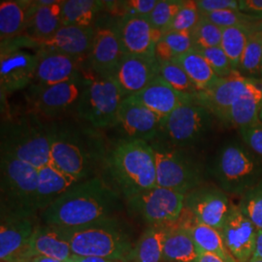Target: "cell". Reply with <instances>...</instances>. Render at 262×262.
Instances as JSON below:
<instances>
[{
	"instance_id": "obj_1",
	"label": "cell",
	"mask_w": 262,
	"mask_h": 262,
	"mask_svg": "<svg viewBox=\"0 0 262 262\" xmlns=\"http://www.w3.org/2000/svg\"><path fill=\"white\" fill-rule=\"evenodd\" d=\"M120 209L119 192L102 179L94 177L69 188L40 214V219L44 225L71 229L115 217Z\"/></svg>"
},
{
	"instance_id": "obj_2",
	"label": "cell",
	"mask_w": 262,
	"mask_h": 262,
	"mask_svg": "<svg viewBox=\"0 0 262 262\" xmlns=\"http://www.w3.org/2000/svg\"><path fill=\"white\" fill-rule=\"evenodd\" d=\"M103 160L115 189L125 200L157 186L155 151L146 141L128 138L117 141Z\"/></svg>"
},
{
	"instance_id": "obj_3",
	"label": "cell",
	"mask_w": 262,
	"mask_h": 262,
	"mask_svg": "<svg viewBox=\"0 0 262 262\" xmlns=\"http://www.w3.org/2000/svg\"><path fill=\"white\" fill-rule=\"evenodd\" d=\"M77 256L102 257L127 262L134 244L118 216L83 227L61 228Z\"/></svg>"
},
{
	"instance_id": "obj_4",
	"label": "cell",
	"mask_w": 262,
	"mask_h": 262,
	"mask_svg": "<svg viewBox=\"0 0 262 262\" xmlns=\"http://www.w3.org/2000/svg\"><path fill=\"white\" fill-rule=\"evenodd\" d=\"M38 169L0 152V213L1 216L36 217Z\"/></svg>"
},
{
	"instance_id": "obj_5",
	"label": "cell",
	"mask_w": 262,
	"mask_h": 262,
	"mask_svg": "<svg viewBox=\"0 0 262 262\" xmlns=\"http://www.w3.org/2000/svg\"><path fill=\"white\" fill-rule=\"evenodd\" d=\"M1 150L40 169L51 163V130L33 113L5 122Z\"/></svg>"
},
{
	"instance_id": "obj_6",
	"label": "cell",
	"mask_w": 262,
	"mask_h": 262,
	"mask_svg": "<svg viewBox=\"0 0 262 262\" xmlns=\"http://www.w3.org/2000/svg\"><path fill=\"white\" fill-rule=\"evenodd\" d=\"M51 163L79 182L89 178L97 151L90 147V141L75 127L66 124H52Z\"/></svg>"
},
{
	"instance_id": "obj_7",
	"label": "cell",
	"mask_w": 262,
	"mask_h": 262,
	"mask_svg": "<svg viewBox=\"0 0 262 262\" xmlns=\"http://www.w3.org/2000/svg\"><path fill=\"white\" fill-rule=\"evenodd\" d=\"M261 160L249 148L229 144L220 151L215 177L224 191L244 194L261 183Z\"/></svg>"
},
{
	"instance_id": "obj_8",
	"label": "cell",
	"mask_w": 262,
	"mask_h": 262,
	"mask_svg": "<svg viewBox=\"0 0 262 262\" xmlns=\"http://www.w3.org/2000/svg\"><path fill=\"white\" fill-rule=\"evenodd\" d=\"M124 97L114 76H97L84 84L77 104V112L95 128L114 126Z\"/></svg>"
},
{
	"instance_id": "obj_9",
	"label": "cell",
	"mask_w": 262,
	"mask_h": 262,
	"mask_svg": "<svg viewBox=\"0 0 262 262\" xmlns=\"http://www.w3.org/2000/svg\"><path fill=\"white\" fill-rule=\"evenodd\" d=\"M213 118L205 107L190 97L163 119L160 133L170 143L169 147H190L206 136Z\"/></svg>"
},
{
	"instance_id": "obj_10",
	"label": "cell",
	"mask_w": 262,
	"mask_h": 262,
	"mask_svg": "<svg viewBox=\"0 0 262 262\" xmlns=\"http://www.w3.org/2000/svg\"><path fill=\"white\" fill-rule=\"evenodd\" d=\"M151 147L156 157L158 187L184 195L200 187L202 169L197 161L176 148L157 145H151Z\"/></svg>"
},
{
	"instance_id": "obj_11",
	"label": "cell",
	"mask_w": 262,
	"mask_h": 262,
	"mask_svg": "<svg viewBox=\"0 0 262 262\" xmlns=\"http://www.w3.org/2000/svg\"><path fill=\"white\" fill-rule=\"evenodd\" d=\"M185 196L156 186L126 199V204L131 213L140 217L148 226L174 225L183 213Z\"/></svg>"
},
{
	"instance_id": "obj_12",
	"label": "cell",
	"mask_w": 262,
	"mask_h": 262,
	"mask_svg": "<svg viewBox=\"0 0 262 262\" xmlns=\"http://www.w3.org/2000/svg\"><path fill=\"white\" fill-rule=\"evenodd\" d=\"M84 83L80 76L59 84L43 85L32 84L27 92L31 111L48 119H55L77 107Z\"/></svg>"
},
{
	"instance_id": "obj_13",
	"label": "cell",
	"mask_w": 262,
	"mask_h": 262,
	"mask_svg": "<svg viewBox=\"0 0 262 262\" xmlns=\"http://www.w3.org/2000/svg\"><path fill=\"white\" fill-rule=\"evenodd\" d=\"M94 41L89 61L94 73L99 77L114 76L122 56V44L118 29V19H107L94 26Z\"/></svg>"
},
{
	"instance_id": "obj_14",
	"label": "cell",
	"mask_w": 262,
	"mask_h": 262,
	"mask_svg": "<svg viewBox=\"0 0 262 262\" xmlns=\"http://www.w3.org/2000/svg\"><path fill=\"white\" fill-rule=\"evenodd\" d=\"M232 205L223 189L199 187L185 196V209L203 225L222 230L232 210Z\"/></svg>"
},
{
	"instance_id": "obj_15",
	"label": "cell",
	"mask_w": 262,
	"mask_h": 262,
	"mask_svg": "<svg viewBox=\"0 0 262 262\" xmlns=\"http://www.w3.org/2000/svg\"><path fill=\"white\" fill-rule=\"evenodd\" d=\"M163 118L152 112L133 95L124 97L120 106L116 125H119L128 139L150 143L160 133Z\"/></svg>"
},
{
	"instance_id": "obj_16",
	"label": "cell",
	"mask_w": 262,
	"mask_h": 262,
	"mask_svg": "<svg viewBox=\"0 0 262 262\" xmlns=\"http://www.w3.org/2000/svg\"><path fill=\"white\" fill-rule=\"evenodd\" d=\"M257 81L258 79L246 77L237 71L227 78L219 79L211 88L199 92L193 98L214 117L223 121L235 100Z\"/></svg>"
},
{
	"instance_id": "obj_17",
	"label": "cell",
	"mask_w": 262,
	"mask_h": 262,
	"mask_svg": "<svg viewBox=\"0 0 262 262\" xmlns=\"http://www.w3.org/2000/svg\"><path fill=\"white\" fill-rule=\"evenodd\" d=\"M123 55L156 56V47L163 33L154 28L148 17L123 16L118 19Z\"/></svg>"
},
{
	"instance_id": "obj_18",
	"label": "cell",
	"mask_w": 262,
	"mask_h": 262,
	"mask_svg": "<svg viewBox=\"0 0 262 262\" xmlns=\"http://www.w3.org/2000/svg\"><path fill=\"white\" fill-rule=\"evenodd\" d=\"M38 223L31 216H1L0 260L21 262Z\"/></svg>"
},
{
	"instance_id": "obj_19",
	"label": "cell",
	"mask_w": 262,
	"mask_h": 262,
	"mask_svg": "<svg viewBox=\"0 0 262 262\" xmlns=\"http://www.w3.org/2000/svg\"><path fill=\"white\" fill-rule=\"evenodd\" d=\"M38 61L37 53L25 50L0 56L1 94H14L29 88L34 83Z\"/></svg>"
},
{
	"instance_id": "obj_20",
	"label": "cell",
	"mask_w": 262,
	"mask_h": 262,
	"mask_svg": "<svg viewBox=\"0 0 262 262\" xmlns=\"http://www.w3.org/2000/svg\"><path fill=\"white\" fill-rule=\"evenodd\" d=\"M159 60L156 56L123 55L114 74L125 97L142 92L159 75Z\"/></svg>"
},
{
	"instance_id": "obj_21",
	"label": "cell",
	"mask_w": 262,
	"mask_h": 262,
	"mask_svg": "<svg viewBox=\"0 0 262 262\" xmlns=\"http://www.w3.org/2000/svg\"><path fill=\"white\" fill-rule=\"evenodd\" d=\"M221 231L226 248L236 261H250L253 257L257 229L239 207H232Z\"/></svg>"
},
{
	"instance_id": "obj_22",
	"label": "cell",
	"mask_w": 262,
	"mask_h": 262,
	"mask_svg": "<svg viewBox=\"0 0 262 262\" xmlns=\"http://www.w3.org/2000/svg\"><path fill=\"white\" fill-rule=\"evenodd\" d=\"M35 256L71 261L74 257V253H72L70 244L61 228L37 224L21 262Z\"/></svg>"
},
{
	"instance_id": "obj_23",
	"label": "cell",
	"mask_w": 262,
	"mask_h": 262,
	"mask_svg": "<svg viewBox=\"0 0 262 262\" xmlns=\"http://www.w3.org/2000/svg\"><path fill=\"white\" fill-rule=\"evenodd\" d=\"M94 32V26H62L52 37L41 43L40 49L60 53L79 61L84 57L89 58Z\"/></svg>"
},
{
	"instance_id": "obj_24",
	"label": "cell",
	"mask_w": 262,
	"mask_h": 262,
	"mask_svg": "<svg viewBox=\"0 0 262 262\" xmlns=\"http://www.w3.org/2000/svg\"><path fill=\"white\" fill-rule=\"evenodd\" d=\"M39 61L33 84L51 85L76 78L79 74L78 60L60 53L38 49Z\"/></svg>"
},
{
	"instance_id": "obj_25",
	"label": "cell",
	"mask_w": 262,
	"mask_h": 262,
	"mask_svg": "<svg viewBox=\"0 0 262 262\" xmlns=\"http://www.w3.org/2000/svg\"><path fill=\"white\" fill-rule=\"evenodd\" d=\"M177 223L189 232L200 252L215 254L225 262H237L226 248L221 230L199 223L185 208Z\"/></svg>"
},
{
	"instance_id": "obj_26",
	"label": "cell",
	"mask_w": 262,
	"mask_h": 262,
	"mask_svg": "<svg viewBox=\"0 0 262 262\" xmlns=\"http://www.w3.org/2000/svg\"><path fill=\"white\" fill-rule=\"evenodd\" d=\"M133 96L163 119L183 102L192 97L176 91L159 75L156 77L142 92Z\"/></svg>"
},
{
	"instance_id": "obj_27",
	"label": "cell",
	"mask_w": 262,
	"mask_h": 262,
	"mask_svg": "<svg viewBox=\"0 0 262 262\" xmlns=\"http://www.w3.org/2000/svg\"><path fill=\"white\" fill-rule=\"evenodd\" d=\"M61 4L62 0H59L56 4L42 6L38 5L35 0H32L24 34L35 40L40 45L52 37L62 27Z\"/></svg>"
},
{
	"instance_id": "obj_28",
	"label": "cell",
	"mask_w": 262,
	"mask_h": 262,
	"mask_svg": "<svg viewBox=\"0 0 262 262\" xmlns=\"http://www.w3.org/2000/svg\"><path fill=\"white\" fill-rule=\"evenodd\" d=\"M79 181L52 163L38 169L37 209L39 215Z\"/></svg>"
},
{
	"instance_id": "obj_29",
	"label": "cell",
	"mask_w": 262,
	"mask_h": 262,
	"mask_svg": "<svg viewBox=\"0 0 262 262\" xmlns=\"http://www.w3.org/2000/svg\"><path fill=\"white\" fill-rule=\"evenodd\" d=\"M262 107V81H257L245 92L225 114L223 122L239 130L260 122L259 113Z\"/></svg>"
},
{
	"instance_id": "obj_30",
	"label": "cell",
	"mask_w": 262,
	"mask_h": 262,
	"mask_svg": "<svg viewBox=\"0 0 262 262\" xmlns=\"http://www.w3.org/2000/svg\"><path fill=\"white\" fill-rule=\"evenodd\" d=\"M174 225L147 226L135 241L127 262H163L164 242Z\"/></svg>"
},
{
	"instance_id": "obj_31",
	"label": "cell",
	"mask_w": 262,
	"mask_h": 262,
	"mask_svg": "<svg viewBox=\"0 0 262 262\" xmlns=\"http://www.w3.org/2000/svg\"><path fill=\"white\" fill-rule=\"evenodd\" d=\"M31 4L32 0H5L0 2L1 41L24 35Z\"/></svg>"
},
{
	"instance_id": "obj_32",
	"label": "cell",
	"mask_w": 262,
	"mask_h": 262,
	"mask_svg": "<svg viewBox=\"0 0 262 262\" xmlns=\"http://www.w3.org/2000/svg\"><path fill=\"white\" fill-rule=\"evenodd\" d=\"M199 253L187 229L178 223L173 225L164 242L163 262H193Z\"/></svg>"
},
{
	"instance_id": "obj_33",
	"label": "cell",
	"mask_w": 262,
	"mask_h": 262,
	"mask_svg": "<svg viewBox=\"0 0 262 262\" xmlns=\"http://www.w3.org/2000/svg\"><path fill=\"white\" fill-rule=\"evenodd\" d=\"M106 7V1L64 0L61 4L62 26L94 27V20Z\"/></svg>"
},
{
	"instance_id": "obj_34",
	"label": "cell",
	"mask_w": 262,
	"mask_h": 262,
	"mask_svg": "<svg viewBox=\"0 0 262 262\" xmlns=\"http://www.w3.org/2000/svg\"><path fill=\"white\" fill-rule=\"evenodd\" d=\"M186 71L199 92L206 91L220 79L208 63L206 58L195 48L175 59Z\"/></svg>"
},
{
	"instance_id": "obj_35",
	"label": "cell",
	"mask_w": 262,
	"mask_h": 262,
	"mask_svg": "<svg viewBox=\"0 0 262 262\" xmlns=\"http://www.w3.org/2000/svg\"><path fill=\"white\" fill-rule=\"evenodd\" d=\"M194 48L191 32L167 31L156 47V58L160 62L175 60Z\"/></svg>"
},
{
	"instance_id": "obj_36",
	"label": "cell",
	"mask_w": 262,
	"mask_h": 262,
	"mask_svg": "<svg viewBox=\"0 0 262 262\" xmlns=\"http://www.w3.org/2000/svg\"><path fill=\"white\" fill-rule=\"evenodd\" d=\"M262 60V21L251 30L238 68L242 75L256 79L260 76Z\"/></svg>"
},
{
	"instance_id": "obj_37",
	"label": "cell",
	"mask_w": 262,
	"mask_h": 262,
	"mask_svg": "<svg viewBox=\"0 0 262 262\" xmlns=\"http://www.w3.org/2000/svg\"><path fill=\"white\" fill-rule=\"evenodd\" d=\"M254 26L248 28L233 27L223 28L221 48L224 50L225 55L230 60L231 66L236 71H238V68L240 66L249 34Z\"/></svg>"
},
{
	"instance_id": "obj_38",
	"label": "cell",
	"mask_w": 262,
	"mask_h": 262,
	"mask_svg": "<svg viewBox=\"0 0 262 262\" xmlns=\"http://www.w3.org/2000/svg\"><path fill=\"white\" fill-rule=\"evenodd\" d=\"M159 76L182 94L194 97L199 91L176 60L160 62Z\"/></svg>"
},
{
	"instance_id": "obj_39",
	"label": "cell",
	"mask_w": 262,
	"mask_h": 262,
	"mask_svg": "<svg viewBox=\"0 0 262 262\" xmlns=\"http://www.w3.org/2000/svg\"><path fill=\"white\" fill-rule=\"evenodd\" d=\"M191 36L195 48L219 47L222 43L223 28L215 26L201 15L195 28L191 31Z\"/></svg>"
},
{
	"instance_id": "obj_40",
	"label": "cell",
	"mask_w": 262,
	"mask_h": 262,
	"mask_svg": "<svg viewBox=\"0 0 262 262\" xmlns=\"http://www.w3.org/2000/svg\"><path fill=\"white\" fill-rule=\"evenodd\" d=\"M185 0H159L148 19L152 27L162 33L168 31L169 28Z\"/></svg>"
},
{
	"instance_id": "obj_41",
	"label": "cell",
	"mask_w": 262,
	"mask_h": 262,
	"mask_svg": "<svg viewBox=\"0 0 262 262\" xmlns=\"http://www.w3.org/2000/svg\"><path fill=\"white\" fill-rule=\"evenodd\" d=\"M215 26L221 28L242 27L248 28L262 21V19H256L249 15L244 14L239 10H225L215 13L202 15Z\"/></svg>"
},
{
	"instance_id": "obj_42",
	"label": "cell",
	"mask_w": 262,
	"mask_h": 262,
	"mask_svg": "<svg viewBox=\"0 0 262 262\" xmlns=\"http://www.w3.org/2000/svg\"><path fill=\"white\" fill-rule=\"evenodd\" d=\"M238 207L257 230H262V183L244 193Z\"/></svg>"
},
{
	"instance_id": "obj_43",
	"label": "cell",
	"mask_w": 262,
	"mask_h": 262,
	"mask_svg": "<svg viewBox=\"0 0 262 262\" xmlns=\"http://www.w3.org/2000/svg\"><path fill=\"white\" fill-rule=\"evenodd\" d=\"M195 49L206 58L208 63L212 67L215 75L217 76L220 79L227 78L234 74L235 72H237L231 66L230 60L228 59V57L225 55L224 50L221 48V46L206 48V49H200V48H195Z\"/></svg>"
},
{
	"instance_id": "obj_44",
	"label": "cell",
	"mask_w": 262,
	"mask_h": 262,
	"mask_svg": "<svg viewBox=\"0 0 262 262\" xmlns=\"http://www.w3.org/2000/svg\"><path fill=\"white\" fill-rule=\"evenodd\" d=\"M201 18L195 1H185L173 19L168 31L191 32Z\"/></svg>"
},
{
	"instance_id": "obj_45",
	"label": "cell",
	"mask_w": 262,
	"mask_h": 262,
	"mask_svg": "<svg viewBox=\"0 0 262 262\" xmlns=\"http://www.w3.org/2000/svg\"><path fill=\"white\" fill-rule=\"evenodd\" d=\"M246 146L262 159V122L240 129Z\"/></svg>"
},
{
	"instance_id": "obj_46",
	"label": "cell",
	"mask_w": 262,
	"mask_h": 262,
	"mask_svg": "<svg viewBox=\"0 0 262 262\" xmlns=\"http://www.w3.org/2000/svg\"><path fill=\"white\" fill-rule=\"evenodd\" d=\"M195 3L201 15L225 10H239V0H196Z\"/></svg>"
},
{
	"instance_id": "obj_47",
	"label": "cell",
	"mask_w": 262,
	"mask_h": 262,
	"mask_svg": "<svg viewBox=\"0 0 262 262\" xmlns=\"http://www.w3.org/2000/svg\"><path fill=\"white\" fill-rule=\"evenodd\" d=\"M239 11L253 18L262 19V0H239Z\"/></svg>"
},
{
	"instance_id": "obj_48",
	"label": "cell",
	"mask_w": 262,
	"mask_h": 262,
	"mask_svg": "<svg viewBox=\"0 0 262 262\" xmlns=\"http://www.w3.org/2000/svg\"><path fill=\"white\" fill-rule=\"evenodd\" d=\"M193 262H225L219 256L213 253L200 252Z\"/></svg>"
},
{
	"instance_id": "obj_49",
	"label": "cell",
	"mask_w": 262,
	"mask_h": 262,
	"mask_svg": "<svg viewBox=\"0 0 262 262\" xmlns=\"http://www.w3.org/2000/svg\"><path fill=\"white\" fill-rule=\"evenodd\" d=\"M72 262H121L119 260H113L108 258L102 257H94V256H77L74 255L72 258Z\"/></svg>"
},
{
	"instance_id": "obj_50",
	"label": "cell",
	"mask_w": 262,
	"mask_h": 262,
	"mask_svg": "<svg viewBox=\"0 0 262 262\" xmlns=\"http://www.w3.org/2000/svg\"><path fill=\"white\" fill-rule=\"evenodd\" d=\"M253 257L262 259V230H257L256 240L253 249Z\"/></svg>"
},
{
	"instance_id": "obj_51",
	"label": "cell",
	"mask_w": 262,
	"mask_h": 262,
	"mask_svg": "<svg viewBox=\"0 0 262 262\" xmlns=\"http://www.w3.org/2000/svg\"><path fill=\"white\" fill-rule=\"evenodd\" d=\"M24 262H72L64 261V260H59L56 258H51V257H45V256H35V257H31L29 259H27Z\"/></svg>"
},
{
	"instance_id": "obj_52",
	"label": "cell",
	"mask_w": 262,
	"mask_h": 262,
	"mask_svg": "<svg viewBox=\"0 0 262 262\" xmlns=\"http://www.w3.org/2000/svg\"><path fill=\"white\" fill-rule=\"evenodd\" d=\"M249 262H262V259H260V258H254V257H252Z\"/></svg>"
},
{
	"instance_id": "obj_53",
	"label": "cell",
	"mask_w": 262,
	"mask_h": 262,
	"mask_svg": "<svg viewBox=\"0 0 262 262\" xmlns=\"http://www.w3.org/2000/svg\"><path fill=\"white\" fill-rule=\"evenodd\" d=\"M259 120H260V122H262V107L261 110H260V113H259Z\"/></svg>"
},
{
	"instance_id": "obj_54",
	"label": "cell",
	"mask_w": 262,
	"mask_h": 262,
	"mask_svg": "<svg viewBox=\"0 0 262 262\" xmlns=\"http://www.w3.org/2000/svg\"><path fill=\"white\" fill-rule=\"evenodd\" d=\"M260 77L262 78V60H261V70H260Z\"/></svg>"
}]
</instances>
